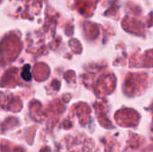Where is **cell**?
Returning <instances> with one entry per match:
<instances>
[{
  "label": "cell",
  "mask_w": 153,
  "mask_h": 152,
  "mask_svg": "<svg viewBox=\"0 0 153 152\" xmlns=\"http://www.w3.org/2000/svg\"><path fill=\"white\" fill-rule=\"evenodd\" d=\"M22 77L25 80V81H30L31 79V74L30 73V65H25V66L22 69Z\"/></svg>",
  "instance_id": "cell-1"
}]
</instances>
